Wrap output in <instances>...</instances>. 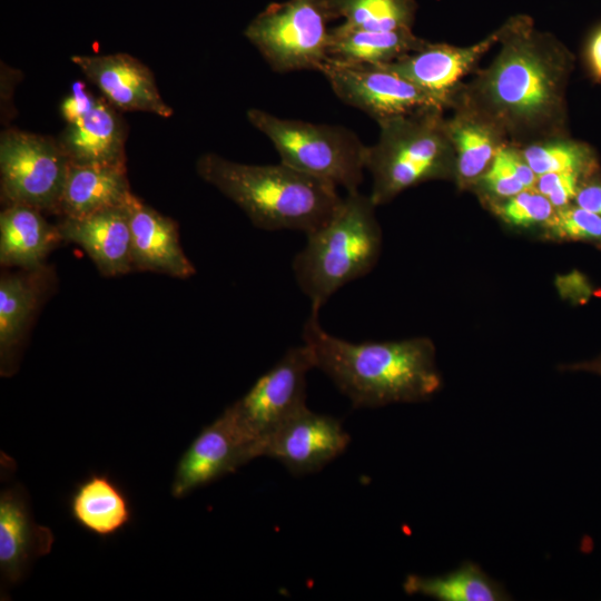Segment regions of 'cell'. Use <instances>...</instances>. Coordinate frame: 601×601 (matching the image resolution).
<instances>
[{
  "label": "cell",
  "instance_id": "cell-1",
  "mask_svg": "<svg viewBox=\"0 0 601 601\" xmlns=\"http://www.w3.org/2000/svg\"><path fill=\"white\" fill-rule=\"evenodd\" d=\"M503 28L496 57L454 99L482 112L511 140L552 138L563 120L569 53L526 17Z\"/></svg>",
  "mask_w": 601,
  "mask_h": 601
},
{
  "label": "cell",
  "instance_id": "cell-2",
  "mask_svg": "<svg viewBox=\"0 0 601 601\" xmlns=\"http://www.w3.org/2000/svg\"><path fill=\"white\" fill-rule=\"evenodd\" d=\"M315 367L325 373L355 407L421 402L442 384L435 347L426 337L353 343L325 331L311 313L303 332Z\"/></svg>",
  "mask_w": 601,
  "mask_h": 601
},
{
  "label": "cell",
  "instance_id": "cell-3",
  "mask_svg": "<svg viewBox=\"0 0 601 601\" xmlns=\"http://www.w3.org/2000/svg\"><path fill=\"white\" fill-rule=\"evenodd\" d=\"M196 170L264 230L307 235L324 225L343 200L335 185L280 161L250 165L207 152L197 159Z\"/></svg>",
  "mask_w": 601,
  "mask_h": 601
},
{
  "label": "cell",
  "instance_id": "cell-4",
  "mask_svg": "<svg viewBox=\"0 0 601 601\" xmlns=\"http://www.w3.org/2000/svg\"><path fill=\"white\" fill-rule=\"evenodd\" d=\"M377 206L359 190L346 193L334 215L307 240L292 264L296 283L319 313L346 284L368 274L378 260L382 231Z\"/></svg>",
  "mask_w": 601,
  "mask_h": 601
},
{
  "label": "cell",
  "instance_id": "cell-5",
  "mask_svg": "<svg viewBox=\"0 0 601 601\" xmlns=\"http://www.w3.org/2000/svg\"><path fill=\"white\" fill-rule=\"evenodd\" d=\"M444 109L430 108L377 122L378 138L366 146L370 197L376 205L431 179L454 176V149Z\"/></svg>",
  "mask_w": 601,
  "mask_h": 601
},
{
  "label": "cell",
  "instance_id": "cell-6",
  "mask_svg": "<svg viewBox=\"0 0 601 601\" xmlns=\"http://www.w3.org/2000/svg\"><path fill=\"white\" fill-rule=\"evenodd\" d=\"M246 117L270 140L280 162L346 193L358 190L364 180L366 145L353 130L280 118L257 108L248 109Z\"/></svg>",
  "mask_w": 601,
  "mask_h": 601
},
{
  "label": "cell",
  "instance_id": "cell-7",
  "mask_svg": "<svg viewBox=\"0 0 601 601\" xmlns=\"http://www.w3.org/2000/svg\"><path fill=\"white\" fill-rule=\"evenodd\" d=\"M331 0L273 2L245 29V37L277 72L321 70L329 59Z\"/></svg>",
  "mask_w": 601,
  "mask_h": 601
},
{
  "label": "cell",
  "instance_id": "cell-8",
  "mask_svg": "<svg viewBox=\"0 0 601 601\" xmlns=\"http://www.w3.org/2000/svg\"><path fill=\"white\" fill-rule=\"evenodd\" d=\"M315 368L311 349L303 343L290 347L250 390L227 407L235 424L253 446L256 457L264 455L270 437L306 406V375Z\"/></svg>",
  "mask_w": 601,
  "mask_h": 601
},
{
  "label": "cell",
  "instance_id": "cell-9",
  "mask_svg": "<svg viewBox=\"0 0 601 601\" xmlns=\"http://www.w3.org/2000/svg\"><path fill=\"white\" fill-rule=\"evenodd\" d=\"M69 159L57 138L19 129L0 136V187L7 205L57 213Z\"/></svg>",
  "mask_w": 601,
  "mask_h": 601
},
{
  "label": "cell",
  "instance_id": "cell-10",
  "mask_svg": "<svg viewBox=\"0 0 601 601\" xmlns=\"http://www.w3.org/2000/svg\"><path fill=\"white\" fill-rule=\"evenodd\" d=\"M344 104L376 122L445 106L428 92L383 65L328 59L319 70Z\"/></svg>",
  "mask_w": 601,
  "mask_h": 601
},
{
  "label": "cell",
  "instance_id": "cell-11",
  "mask_svg": "<svg viewBox=\"0 0 601 601\" xmlns=\"http://www.w3.org/2000/svg\"><path fill=\"white\" fill-rule=\"evenodd\" d=\"M256 459L252 445L227 408L195 437L179 459L171 494L183 497L191 491L235 472Z\"/></svg>",
  "mask_w": 601,
  "mask_h": 601
},
{
  "label": "cell",
  "instance_id": "cell-12",
  "mask_svg": "<svg viewBox=\"0 0 601 601\" xmlns=\"http://www.w3.org/2000/svg\"><path fill=\"white\" fill-rule=\"evenodd\" d=\"M71 61L119 111L173 116L174 110L162 99L152 71L131 55H75Z\"/></svg>",
  "mask_w": 601,
  "mask_h": 601
},
{
  "label": "cell",
  "instance_id": "cell-13",
  "mask_svg": "<svg viewBox=\"0 0 601 601\" xmlns=\"http://www.w3.org/2000/svg\"><path fill=\"white\" fill-rule=\"evenodd\" d=\"M349 441L336 417L305 407L270 437L263 456L278 461L294 475H304L341 455Z\"/></svg>",
  "mask_w": 601,
  "mask_h": 601
},
{
  "label": "cell",
  "instance_id": "cell-14",
  "mask_svg": "<svg viewBox=\"0 0 601 601\" xmlns=\"http://www.w3.org/2000/svg\"><path fill=\"white\" fill-rule=\"evenodd\" d=\"M503 26L469 47L426 42L421 49L383 66L400 73L431 96L445 108L451 107L460 90L463 77L473 71L481 58L503 36Z\"/></svg>",
  "mask_w": 601,
  "mask_h": 601
},
{
  "label": "cell",
  "instance_id": "cell-15",
  "mask_svg": "<svg viewBox=\"0 0 601 601\" xmlns=\"http://www.w3.org/2000/svg\"><path fill=\"white\" fill-rule=\"evenodd\" d=\"M131 233L134 269L150 270L177 278L195 274L185 255L176 223L131 194L125 204Z\"/></svg>",
  "mask_w": 601,
  "mask_h": 601
},
{
  "label": "cell",
  "instance_id": "cell-16",
  "mask_svg": "<svg viewBox=\"0 0 601 601\" xmlns=\"http://www.w3.org/2000/svg\"><path fill=\"white\" fill-rule=\"evenodd\" d=\"M53 534L36 523L29 501L20 485L0 495V572L8 584L19 582L31 563L51 551Z\"/></svg>",
  "mask_w": 601,
  "mask_h": 601
},
{
  "label": "cell",
  "instance_id": "cell-17",
  "mask_svg": "<svg viewBox=\"0 0 601 601\" xmlns=\"http://www.w3.org/2000/svg\"><path fill=\"white\" fill-rule=\"evenodd\" d=\"M57 227L62 240L79 245L104 276L125 275L134 269L125 205L83 217H63Z\"/></svg>",
  "mask_w": 601,
  "mask_h": 601
},
{
  "label": "cell",
  "instance_id": "cell-18",
  "mask_svg": "<svg viewBox=\"0 0 601 601\" xmlns=\"http://www.w3.org/2000/svg\"><path fill=\"white\" fill-rule=\"evenodd\" d=\"M127 127L119 110L104 97L57 138L70 162L126 165Z\"/></svg>",
  "mask_w": 601,
  "mask_h": 601
},
{
  "label": "cell",
  "instance_id": "cell-19",
  "mask_svg": "<svg viewBox=\"0 0 601 601\" xmlns=\"http://www.w3.org/2000/svg\"><path fill=\"white\" fill-rule=\"evenodd\" d=\"M455 114L446 119L454 149V177L461 186L477 183L506 139L502 130L472 106L454 99Z\"/></svg>",
  "mask_w": 601,
  "mask_h": 601
},
{
  "label": "cell",
  "instance_id": "cell-20",
  "mask_svg": "<svg viewBox=\"0 0 601 601\" xmlns=\"http://www.w3.org/2000/svg\"><path fill=\"white\" fill-rule=\"evenodd\" d=\"M131 194L126 165L70 162L57 213L62 217H83L121 207Z\"/></svg>",
  "mask_w": 601,
  "mask_h": 601
},
{
  "label": "cell",
  "instance_id": "cell-21",
  "mask_svg": "<svg viewBox=\"0 0 601 601\" xmlns=\"http://www.w3.org/2000/svg\"><path fill=\"white\" fill-rule=\"evenodd\" d=\"M62 238L39 209L7 205L0 214V263L23 270L43 268L47 255Z\"/></svg>",
  "mask_w": 601,
  "mask_h": 601
},
{
  "label": "cell",
  "instance_id": "cell-22",
  "mask_svg": "<svg viewBox=\"0 0 601 601\" xmlns=\"http://www.w3.org/2000/svg\"><path fill=\"white\" fill-rule=\"evenodd\" d=\"M69 511L79 526L101 538L117 534L132 519L125 491L110 476L99 473L90 474L76 486Z\"/></svg>",
  "mask_w": 601,
  "mask_h": 601
},
{
  "label": "cell",
  "instance_id": "cell-23",
  "mask_svg": "<svg viewBox=\"0 0 601 601\" xmlns=\"http://www.w3.org/2000/svg\"><path fill=\"white\" fill-rule=\"evenodd\" d=\"M42 268L6 274L0 279L1 373L8 374L42 294Z\"/></svg>",
  "mask_w": 601,
  "mask_h": 601
},
{
  "label": "cell",
  "instance_id": "cell-24",
  "mask_svg": "<svg viewBox=\"0 0 601 601\" xmlns=\"http://www.w3.org/2000/svg\"><path fill=\"white\" fill-rule=\"evenodd\" d=\"M426 42L412 29L367 31L341 23L331 29L328 57L347 63L385 65L421 49Z\"/></svg>",
  "mask_w": 601,
  "mask_h": 601
},
{
  "label": "cell",
  "instance_id": "cell-25",
  "mask_svg": "<svg viewBox=\"0 0 601 601\" xmlns=\"http://www.w3.org/2000/svg\"><path fill=\"white\" fill-rule=\"evenodd\" d=\"M403 589L440 601L510 600L502 584L491 579L477 564L465 561L457 569L436 577L408 575Z\"/></svg>",
  "mask_w": 601,
  "mask_h": 601
},
{
  "label": "cell",
  "instance_id": "cell-26",
  "mask_svg": "<svg viewBox=\"0 0 601 601\" xmlns=\"http://www.w3.org/2000/svg\"><path fill=\"white\" fill-rule=\"evenodd\" d=\"M336 18L347 28L367 31L412 29L414 0H331Z\"/></svg>",
  "mask_w": 601,
  "mask_h": 601
},
{
  "label": "cell",
  "instance_id": "cell-27",
  "mask_svg": "<svg viewBox=\"0 0 601 601\" xmlns=\"http://www.w3.org/2000/svg\"><path fill=\"white\" fill-rule=\"evenodd\" d=\"M536 176L548 173L588 174L594 166L590 149L577 141L546 138L532 141L520 149Z\"/></svg>",
  "mask_w": 601,
  "mask_h": 601
},
{
  "label": "cell",
  "instance_id": "cell-28",
  "mask_svg": "<svg viewBox=\"0 0 601 601\" xmlns=\"http://www.w3.org/2000/svg\"><path fill=\"white\" fill-rule=\"evenodd\" d=\"M493 205L494 211L505 223L515 227L546 225L555 208L535 189H526Z\"/></svg>",
  "mask_w": 601,
  "mask_h": 601
},
{
  "label": "cell",
  "instance_id": "cell-29",
  "mask_svg": "<svg viewBox=\"0 0 601 601\" xmlns=\"http://www.w3.org/2000/svg\"><path fill=\"white\" fill-rule=\"evenodd\" d=\"M545 226L558 238L601 242V217L578 205L555 209Z\"/></svg>",
  "mask_w": 601,
  "mask_h": 601
},
{
  "label": "cell",
  "instance_id": "cell-30",
  "mask_svg": "<svg viewBox=\"0 0 601 601\" xmlns=\"http://www.w3.org/2000/svg\"><path fill=\"white\" fill-rule=\"evenodd\" d=\"M582 176L574 173H548L539 175L534 189L549 199L555 209L570 205L580 188Z\"/></svg>",
  "mask_w": 601,
  "mask_h": 601
},
{
  "label": "cell",
  "instance_id": "cell-31",
  "mask_svg": "<svg viewBox=\"0 0 601 601\" xmlns=\"http://www.w3.org/2000/svg\"><path fill=\"white\" fill-rule=\"evenodd\" d=\"M480 181L487 193L499 199H505L526 190V187L519 180L502 157L500 149Z\"/></svg>",
  "mask_w": 601,
  "mask_h": 601
},
{
  "label": "cell",
  "instance_id": "cell-32",
  "mask_svg": "<svg viewBox=\"0 0 601 601\" xmlns=\"http://www.w3.org/2000/svg\"><path fill=\"white\" fill-rule=\"evenodd\" d=\"M98 98L88 89L85 81L76 80L60 104V115L66 124H71L90 111L96 106Z\"/></svg>",
  "mask_w": 601,
  "mask_h": 601
},
{
  "label": "cell",
  "instance_id": "cell-33",
  "mask_svg": "<svg viewBox=\"0 0 601 601\" xmlns=\"http://www.w3.org/2000/svg\"><path fill=\"white\" fill-rule=\"evenodd\" d=\"M574 201L575 205L601 217V184L589 183L581 185Z\"/></svg>",
  "mask_w": 601,
  "mask_h": 601
},
{
  "label": "cell",
  "instance_id": "cell-34",
  "mask_svg": "<svg viewBox=\"0 0 601 601\" xmlns=\"http://www.w3.org/2000/svg\"><path fill=\"white\" fill-rule=\"evenodd\" d=\"M588 62L597 78H601V27L591 37L588 45Z\"/></svg>",
  "mask_w": 601,
  "mask_h": 601
},
{
  "label": "cell",
  "instance_id": "cell-35",
  "mask_svg": "<svg viewBox=\"0 0 601 601\" xmlns=\"http://www.w3.org/2000/svg\"><path fill=\"white\" fill-rule=\"evenodd\" d=\"M563 368L568 371H584L601 375V356L592 361L565 365Z\"/></svg>",
  "mask_w": 601,
  "mask_h": 601
}]
</instances>
